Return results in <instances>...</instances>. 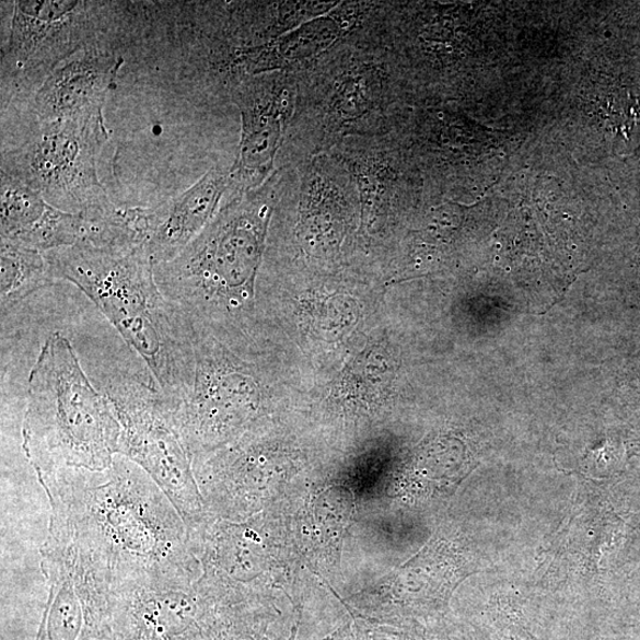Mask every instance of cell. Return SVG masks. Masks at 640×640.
Returning a JSON list of instances; mask_svg holds the SVG:
<instances>
[{
	"mask_svg": "<svg viewBox=\"0 0 640 640\" xmlns=\"http://www.w3.org/2000/svg\"><path fill=\"white\" fill-rule=\"evenodd\" d=\"M108 139L104 113L55 121L31 120L24 136L2 150V171L53 207L105 219L119 206L98 179L97 161Z\"/></svg>",
	"mask_w": 640,
	"mask_h": 640,
	"instance_id": "obj_6",
	"label": "cell"
},
{
	"mask_svg": "<svg viewBox=\"0 0 640 640\" xmlns=\"http://www.w3.org/2000/svg\"><path fill=\"white\" fill-rule=\"evenodd\" d=\"M109 5L74 0L14 2L2 46V112L20 98H32L71 56L102 46L110 25Z\"/></svg>",
	"mask_w": 640,
	"mask_h": 640,
	"instance_id": "obj_7",
	"label": "cell"
},
{
	"mask_svg": "<svg viewBox=\"0 0 640 640\" xmlns=\"http://www.w3.org/2000/svg\"><path fill=\"white\" fill-rule=\"evenodd\" d=\"M123 427L107 394L83 372L68 337L51 334L27 381L23 450L36 475L60 468L104 472L120 452Z\"/></svg>",
	"mask_w": 640,
	"mask_h": 640,
	"instance_id": "obj_4",
	"label": "cell"
},
{
	"mask_svg": "<svg viewBox=\"0 0 640 640\" xmlns=\"http://www.w3.org/2000/svg\"><path fill=\"white\" fill-rule=\"evenodd\" d=\"M45 256L57 281L74 283L104 313L177 409L194 384L193 325L160 289L144 245L79 244Z\"/></svg>",
	"mask_w": 640,
	"mask_h": 640,
	"instance_id": "obj_2",
	"label": "cell"
},
{
	"mask_svg": "<svg viewBox=\"0 0 640 640\" xmlns=\"http://www.w3.org/2000/svg\"><path fill=\"white\" fill-rule=\"evenodd\" d=\"M124 63L123 56L104 45L71 56L33 95L28 103L33 120H66L103 113Z\"/></svg>",
	"mask_w": 640,
	"mask_h": 640,
	"instance_id": "obj_13",
	"label": "cell"
},
{
	"mask_svg": "<svg viewBox=\"0 0 640 640\" xmlns=\"http://www.w3.org/2000/svg\"><path fill=\"white\" fill-rule=\"evenodd\" d=\"M233 190L231 166H212L191 188L151 208H142V245L154 264L176 258L217 217Z\"/></svg>",
	"mask_w": 640,
	"mask_h": 640,
	"instance_id": "obj_14",
	"label": "cell"
},
{
	"mask_svg": "<svg viewBox=\"0 0 640 640\" xmlns=\"http://www.w3.org/2000/svg\"><path fill=\"white\" fill-rule=\"evenodd\" d=\"M374 2H339L333 10L265 45L228 54L221 79L228 89L237 79L267 73L298 74L349 38L365 23Z\"/></svg>",
	"mask_w": 640,
	"mask_h": 640,
	"instance_id": "obj_10",
	"label": "cell"
},
{
	"mask_svg": "<svg viewBox=\"0 0 640 640\" xmlns=\"http://www.w3.org/2000/svg\"><path fill=\"white\" fill-rule=\"evenodd\" d=\"M368 20L296 74L294 116L277 168L329 153L349 138L388 135L408 112L393 54Z\"/></svg>",
	"mask_w": 640,
	"mask_h": 640,
	"instance_id": "obj_3",
	"label": "cell"
},
{
	"mask_svg": "<svg viewBox=\"0 0 640 640\" xmlns=\"http://www.w3.org/2000/svg\"><path fill=\"white\" fill-rule=\"evenodd\" d=\"M281 168L260 187L231 191L217 217L175 259L154 266L156 283L190 323L212 312H235L249 302L278 205Z\"/></svg>",
	"mask_w": 640,
	"mask_h": 640,
	"instance_id": "obj_5",
	"label": "cell"
},
{
	"mask_svg": "<svg viewBox=\"0 0 640 640\" xmlns=\"http://www.w3.org/2000/svg\"><path fill=\"white\" fill-rule=\"evenodd\" d=\"M57 282L45 253L2 238L0 310L4 318L25 298Z\"/></svg>",
	"mask_w": 640,
	"mask_h": 640,
	"instance_id": "obj_15",
	"label": "cell"
},
{
	"mask_svg": "<svg viewBox=\"0 0 640 640\" xmlns=\"http://www.w3.org/2000/svg\"><path fill=\"white\" fill-rule=\"evenodd\" d=\"M39 552L49 597L37 640H82L107 616L112 582L73 550L45 543Z\"/></svg>",
	"mask_w": 640,
	"mask_h": 640,
	"instance_id": "obj_11",
	"label": "cell"
},
{
	"mask_svg": "<svg viewBox=\"0 0 640 640\" xmlns=\"http://www.w3.org/2000/svg\"><path fill=\"white\" fill-rule=\"evenodd\" d=\"M37 478L50 505L47 543L73 550L112 583L201 578L178 510L124 455L104 472L60 468Z\"/></svg>",
	"mask_w": 640,
	"mask_h": 640,
	"instance_id": "obj_1",
	"label": "cell"
},
{
	"mask_svg": "<svg viewBox=\"0 0 640 640\" xmlns=\"http://www.w3.org/2000/svg\"><path fill=\"white\" fill-rule=\"evenodd\" d=\"M0 175L2 238L42 253L79 244L106 245L110 241L113 213L105 219H91L57 209L19 181Z\"/></svg>",
	"mask_w": 640,
	"mask_h": 640,
	"instance_id": "obj_12",
	"label": "cell"
},
{
	"mask_svg": "<svg viewBox=\"0 0 640 640\" xmlns=\"http://www.w3.org/2000/svg\"><path fill=\"white\" fill-rule=\"evenodd\" d=\"M226 98L241 116L238 152L231 166L233 191L258 188L276 173L294 116L296 74L277 71L237 79Z\"/></svg>",
	"mask_w": 640,
	"mask_h": 640,
	"instance_id": "obj_9",
	"label": "cell"
},
{
	"mask_svg": "<svg viewBox=\"0 0 640 640\" xmlns=\"http://www.w3.org/2000/svg\"><path fill=\"white\" fill-rule=\"evenodd\" d=\"M123 427L120 452L154 480L193 534L207 523V508L191 455L176 422V407L159 387L133 377L106 389Z\"/></svg>",
	"mask_w": 640,
	"mask_h": 640,
	"instance_id": "obj_8",
	"label": "cell"
}]
</instances>
